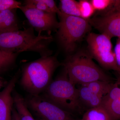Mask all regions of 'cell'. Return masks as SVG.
Here are the masks:
<instances>
[{"mask_svg": "<svg viewBox=\"0 0 120 120\" xmlns=\"http://www.w3.org/2000/svg\"><path fill=\"white\" fill-rule=\"evenodd\" d=\"M31 26L23 30L0 33V49L10 53L31 52L38 53L41 57L52 56L49 45L53 41L50 35L38 34Z\"/></svg>", "mask_w": 120, "mask_h": 120, "instance_id": "cell-1", "label": "cell"}, {"mask_svg": "<svg viewBox=\"0 0 120 120\" xmlns=\"http://www.w3.org/2000/svg\"><path fill=\"white\" fill-rule=\"evenodd\" d=\"M61 65L56 57L52 56L29 62L22 68L20 84L29 94H41L52 82L54 71Z\"/></svg>", "mask_w": 120, "mask_h": 120, "instance_id": "cell-2", "label": "cell"}, {"mask_svg": "<svg viewBox=\"0 0 120 120\" xmlns=\"http://www.w3.org/2000/svg\"><path fill=\"white\" fill-rule=\"evenodd\" d=\"M88 52L80 51L68 56L62 64L69 80L75 85L97 80L112 83V79L97 65Z\"/></svg>", "mask_w": 120, "mask_h": 120, "instance_id": "cell-3", "label": "cell"}, {"mask_svg": "<svg viewBox=\"0 0 120 120\" xmlns=\"http://www.w3.org/2000/svg\"><path fill=\"white\" fill-rule=\"evenodd\" d=\"M69 79L64 68L62 73L52 80L40 94L70 113H82L84 109L80 102L78 88Z\"/></svg>", "mask_w": 120, "mask_h": 120, "instance_id": "cell-4", "label": "cell"}, {"mask_svg": "<svg viewBox=\"0 0 120 120\" xmlns=\"http://www.w3.org/2000/svg\"><path fill=\"white\" fill-rule=\"evenodd\" d=\"M59 26L56 38L59 45L68 56L73 54L77 44L90 33V24L81 17L71 16L61 12L57 14Z\"/></svg>", "mask_w": 120, "mask_h": 120, "instance_id": "cell-5", "label": "cell"}, {"mask_svg": "<svg viewBox=\"0 0 120 120\" xmlns=\"http://www.w3.org/2000/svg\"><path fill=\"white\" fill-rule=\"evenodd\" d=\"M86 41L88 53L92 58L105 69L118 72L110 38L103 34L90 32L87 36Z\"/></svg>", "mask_w": 120, "mask_h": 120, "instance_id": "cell-6", "label": "cell"}, {"mask_svg": "<svg viewBox=\"0 0 120 120\" xmlns=\"http://www.w3.org/2000/svg\"><path fill=\"white\" fill-rule=\"evenodd\" d=\"M29 109L38 120H75L65 111L41 95L29 94L25 98Z\"/></svg>", "mask_w": 120, "mask_h": 120, "instance_id": "cell-7", "label": "cell"}, {"mask_svg": "<svg viewBox=\"0 0 120 120\" xmlns=\"http://www.w3.org/2000/svg\"><path fill=\"white\" fill-rule=\"evenodd\" d=\"M25 15L31 26L38 34L46 32L50 35L52 31L58 29L59 22L56 14L49 13L23 5L19 8Z\"/></svg>", "mask_w": 120, "mask_h": 120, "instance_id": "cell-8", "label": "cell"}, {"mask_svg": "<svg viewBox=\"0 0 120 120\" xmlns=\"http://www.w3.org/2000/svg\"><path fill=\"white\" fill-rule=\"evenodd\" d=\"M91 26L111 39L120 38V11L106 16H94L88 20Z\"/></svg>", "mask_w": 120, "mask_h": 120, "instance_id": "cell-9", "label": "cell"}, {"mask_svg": "<svg viewBox=\"0 0 120 120\" xmlns=\"http://www.w3.org/2000/svg\"><path fill=\"white\" fill-rule=\"evenodd\" d=\"M19 71L0 92V120H12L14 100L12 93L19 77Z\"/></svg>", "mask_w": 120, "mask_h": 120, "instance_id": "cell-10", "label": "cell"}, {"mask_svg": "<svg viewBox=\"0 0 120 120\" xmlns=\"http://www.w3.org/2000/svg\"><path fill=\"white\" fill-rule=\"evenodd\" d=\"M116 82L103 98L101 105L108 110L113 120H120V73Z\"/></svg>", "mask_w": 120, "mask_h": 120, "instance_id": "cell-11", "label": "cell"}, {"mask_svg": "<svg viewBox=\"0 0 120 120\" xmlns=\"http://www.w3.org/2000/svg\"><path fill=\"white\" fill-rule=\"evenodd\" d=\"M80 85L78 88V94L80 102L84 109L85 107L87 110L101 105L103 97L93 92L86 86Z\"/></svg>", "mask_w": 120, "mask_h": 120, "instance_id": "cell-12", "label": "cell"}, {"mask_svg": "<svg viewBox=\"0 0 120 120\" xmlns=\"http://www.w3.org/2000/svg\"><path fill=\"white\" fill-rule=\"evenodd\" d=\"M94 16H106L120 11V0H90Z\"/></svg>", "mask_w": 120, "mask_h": 120, "instance_id": "cell-13", "label": "cell"}, {"mask_svg": "<svg viewBox=\"0 0 120 120\" xmlns=\"http://www.w3.org/2000/svg\"><path fill=\"white\" fill-rule=\"evenodd\" d=\"M16 9H8L0 12V33L20 30Z\"/></svg>", "mask_w": 120, "mask_h": 120, "instance_id": "cell-14", "label": "cell"}, {"mask_svg": "<svg viewBox=\"0 0 120 120\" xmlns=\"http://www.w3.org/2000/svg\"><path fill=\"white\" fill-rule=\"evenodd\" d=\"M14 106L17 112L20 120H35L29 110L25 98L15 90L12 93Z\"/></svg>", "mask_w": 120, "mask_h": 120, "instance_id": "cell-15", "label": "cell"}, {"mask_svg": "<svg viewBox=\"0 0 120 120\" xmlns=\"http://www.w3.org/2000/svg\"><path fill=\"white\" fill-rule=\"evenodd\" d=\"M23 5L57 15L61 12L53 0H25Z\"/></svg>", "mask_w": 120, "mask_h": 120, "instance_id": "cell-16", "label": "cell"}, {"mask_svg": "<svg viewBox=\"0 0 120 120\" xmlns=\"http://www.w3.org/2000/svg\"><path fill=\"white\" fill-rule=\"evenodd\" d=\"M79 120H113L112 116L102 105L86 110Z\"/></svg>", "mask_w": 120, "mask_h": 120, "instance_id": "cell-17", "label": "cell"}, {"mask_svg": "<svg viewBox=\"0 0 120 120\" xmlns=\"http://www.w3.org/2000/svg\"><path fill=\"white\" fill-rule=\"evenodd\" d=\"M19 54L8 52L0 49V75L13 68Z\"/></svg>", "mask_w": 120, "mask_h": 120, "instance_id": "cell-18", "label": "cell"}, {"mask_svg": "<svg viewBox=\"0 0 120 120\" xmlns=\"http://www.w3.org/2000/svg\"><path fill=\"white\" fill-rule=\"evenodd\" d=\"M58 8L65 15L80 17L79 2L75 0H60Z\"/></svg>", "mask_w": 120, "mask_h": 120, "instance_id": "cell-19", "label": "cell"}, {"mask_svg": "<svg viewBox=\"0 0 120 120\" xmlns=\"http://www.w3.org/2000/svg\"><path fill=\"white\" fill-rule=\"evenodd\" d=\"M113 83L97 80L82 85L86 86L93 92L104 98L109 92Z\"/></svg>", "mask_w": 120, "mask_h": 120, "instance_id": "cell-20", "label": "cell"}, {"mask_svg": "<svg viewBox=\"0 0 120 120\" xmlns=\"http://www.w3.org/2000/svg\"><path fill=\"white\" fill-rule=\"evenodd\" d=\"M80 17L88 20L94 15L95 11L90 0H81L79 2Z\"/></svg>", "mask_w": 120, "mask_h": 120, "instance_id": "cell-21", "label": "cell"}, {"mask_svg": "<svg viewBox=\"0 0 120 120\" xmlns=\"http://www.w3.org/2000/svg\"><path fill=\"white\" fill-rule=\"evenodd\" d=\"M22 5V3L15 0H0V12L19 8Z\"/></svg>", "mask_w": 120, "mask_h": 120, "instance_id": "cell-22", "label": "cell"}, {"mask_svg": "<svg viewBox=\"0 0 120 120\" xmlns=\"http://www.w3.org/2000/svg\"><path fill=\"white\" fill-rule=\"evenodd\" d=\"M116 63L118 69L117 73H120V38H117L114 49Z\"/></svg>", "mask_w": 120, "mask_h": 120, "instance_id": "cell-23", "label": "cell"}, {"mask_svg": "<svg viewBox=\"0 0 120 120\" xmlns=\"http://www.w3.org/2000/svg\"><path fill=\"white\" fill-rule=\"evenodd\" d=\"M12 120H20L18 114L14 106L12 110Z\"/></svg>", "mask_w": 120, "mask_h": 120, "instance_id": "cell-24", "label": "cell"}, {"mask_svg": "<svg viewBox=\"0 0 120 120\" xmlns=\"http://www.w3.org/2000/svg\"><path fill=\"white\" fill-rule=\"evenodd\" d=\"M7 81L4 78L0 76V90L3 87H4L8 83Z\"/></svg>", "mask_w": 120, "mask_h": 120, "instance_id": "cell-25", "label": "cell"}, {"mask_svg": "<svg viewBox=\"0 0 120 120\" xmlns=\"http://www.w3.org/2000/svg\"></svg>", "mask_w": 120, "mask_h": 120, "instance_id": "cell-26", "label": "cell"}]
</instances>
